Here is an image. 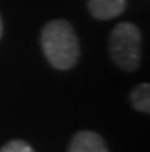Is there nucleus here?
Segmentation results:
<instances>
[{
	"label": "nucleus",
	"instance_id": "3",
	"mask_svg": "<svg viewBox=\"0 0 150 152\" xmlns=\"http://www.w3.org/2000/svg\"><path fill=\"white\" fill-rule=\"evenodd\" d=\"M67 152H109L100 134L93 131H80L75 134Z\"/></svg>",
	"mask_w": 150,
	"mask_h": 152
},
{
	"label": "nucleus",
	"instance_id": "2",
	"mask_svg": "<svg viewBox=\"0 0 150 152\" xmlns=\"http://www.w3.org/2000/svg\"><path fill=\"white\" fill-rule=\"evenodd\" d=\"M109 52L115 65L132 72L141 61V32L133 23H120L109 37Z\"/></svg>",
	"mask_w": 150,
	"mask_h": 152
},
{
	"label": "nucleus",
	"instance_id": "6",
	"mask_svg": "<svg viewBox=\"0 0 150 152\" xmlns=\"http://www.w3.org/2000/svg\"><path fill=\"white\" fill-rule=\"evenodd\" d=\"M0 152H35L29 143L23 140H11L0 148Z\"/></svg>",
	"mask_w": 150,
	"mask_h": 152
},
{
	"label": "nucleus",
	"instance_id": "5",
	"mask_svg": "<svg viewBox=\"0 0 150 152\" xmlns=\"http://www.w3.org/2000/svg\"><path fill=\"white\" fill-rule=\"evenodd\" d=\"M130 102L133 108L141 112H150V85L141 83L130 94Z\"/></svg>",
	"mask_w": 150,
	"mask_h": 152
},
{
	"label": "nucleus",
	"instance_id": "1",
	"mask_svg": "<svg viewBox=\"0 0 150 152\" xmlns=\"http://www.w3.org/2000/svg\"><path fill=\"white\" fill-rule=\"evenodd\" d=\"M43 54L57 69H70L80 57V42L74 26L66 20H52L41 31Z\"/></svg>",
	"mask_w": 150,
	"mask_h": 152
},
{
	"label": "nucleus",
	"instance_id": "4",
	"mask_svg": "<svg viewBox=\"0 0 150 152\" xmlns=\"http://www.w3.org/2000/svg\"><path fill=\"white\" fill-rule=\"evenodd\" d=\"M126 3L127 0H87V8L95 19L109 20L122 14Z\"/></svg>",
	"mask_w": 150,
	"mask_h": 152
},
{
	"label": "nucleus",
	"instance_id": "7",
	"mask_svg": "<svg viewBox=\"0 0 150 152\" xmlns=\"http://www.w3.org/2000/svg\"><path fill=\"white\" fill-rule=\"evenodd\" d=\"M2 34H3V23H2V17H0V39H2Z\"/></svg>",
	"mask_w": 150,
	"mask_h": 152
}]
</instances>
